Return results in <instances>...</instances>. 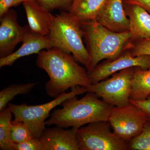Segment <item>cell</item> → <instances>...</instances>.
<instances>
[{
    "label": "cell",
    "mask_w": 150,
    "mask_h": 150,
    "mask_svg": "<svg viewBox=\"0 0 150 150\" xmlns=\"http://www.w3.org/2000/svg\"><path fill=\"white\" fill-rule=\"evenodd\" d=\"M30 31L43 35H48L54 15L51 11L38 4L35 0L23 3Z\"/></svg>",
    "instance_id": "14"
},
{
    "label": "cell",
    "mask_w": 150,
    "mask_h": 150,
    "mask_svg": "<svg viewBox=\"0 0 150 150\" xmlns=\"http://www.w3.org/2000/svg\"><path fill=\"white\" fill-rule=\"evenodd\" d=\"M129 5L126 14L129 20L132 40L150 38V13L140 6Z\"/></svg>",
    "instance_id": "15"
},
{
    "label": "cell",
    "mask_w": 150,
    "mask_h": 150,
    "mask_svg": "<svg viewBox=\"0 0 150 150\" xmlns=\"http://www.w3.org/2000/svg\"><path fill=\"white\" fill-rule=\"evenodd\" d=\"M11 134L12 140L15 144L25 142L35 137L24 122L15 119L12 121Z\"/></svg>",
    "instance_id": "20"
},
{
    "label": "cell",
    "mask_w": 150,
    "mask_h": 150,
    "mask_svg": "<svg viewBox=\"0 0 150 150\" xmlns=\"http://www.w3.org/2000/svg\"><path fill=\"white\" fill-rule=\"evenodd\" d=\"M53 47L72 54L76 60L88 69L91 57L84 44L81 23L69 12L54 15L49 34Z\"/></svg>",
    "instance_id": "4"
},
{
    "label": "cell",
    "mask_w": 150,
    "mask_h": 150,
    "mask_svg": "<svg viewBox=\"0 0 150 150\" xmlns=\"http://www.w3.org/2000/svg\"><path fill=\"white\" fill-rule=\"evenodd\" d=\"M30 1V0H14L13 6H16L19 5L21 3H23L26 1Z\"/></svg>",
    "instance_id": "28"
},
{
    "label": "cell",
    "mask_w": 150,
    "mask_h": 150,
    "mask_svg": "<svg viewBox=\"0 0 150 150\" xmlns=\"http://www.w3.org/2000/svg\"><path fill=\"white\" fill-rule=\"evenodd\" d=\"M96 21L115 32L129 31V20L123 0H106Z\"/></svg>",
    "instance_id": "13"
},
{
    "label": "cell",
    "mask_w": 150,
    "mask_h": 150,
    "mask_svg": "<svg viewBox=\"0 0 150 150\" xmlns=\"http://www.w3.org/2000/svg\"><path fill=\"white\" fill-rule=\"evenodd\" d=\"M129 5H136L142 7L150 13V0H125Z\"/></svg>",
    "instance_id": "26"
},
{
    "label": "cell",
    "mask_w": 150,
    "mask_h": 150,
    "mask_svg": "<svg viewBox=\"0 0 150 150\" xmlns=\"http://www.w3.org/2000/svg\"><path fill=\"white\" fill-rule=\"evenodd\" d=\"M81 23L91 57L88 74L102 60H114L132 46L129 31L115 32L96 21Z\"/></svg>",
    "instance_id": "3"
},
{
    "label": "cell",
    "mask_w": 150,
    "mask_h": 150,
    "mask_svg": "<svg viewBox=\"0 0 150 150\" xmlns=\"http://www.w3.org/2000/svg\"><path fill=\"white\" fill-rule=\"evenodd\" d=\"M86 87L77 86L68 93H64L50 102L44 104L30 105L24 103L16 105L9 103L14 119L24 122L32 132L34 137L39 138L45 129L46 119L54 108L68 99L87 92Z\"/></svg>",
    "instance_id": "5"
},
{
    "label": "cell",
    "mask_w": 150,
    "mask_h": 150,
    "mask_svg": "<svg viewBox=\"0 0 150 150\" xmlns=\"http://www.w3.org/2000/svg\"><path fill=\"white\" fill-rule=\"evenodd\" d=\"M136 68L122 70L112 75L111 78L92 84L86 87L88 92L94 93L112 106H122L129 104Z\"/></svg>",
    "instance_id": "7"
},
{
    "label": "cell",
    "mask_w": 150,
    "mask_h": 150,
    "mask_svg": "<svg viewBox=\"0 0 150 150\" xmlns=\"http://www.w3.org/2000/svg\"><path fill=\"white\" fill-rule=\"evenodd\" d=\"M16 145V150H42L39 138L35 137Z\"/></svg>",
    "instance_id": "24"
},
{
    "label": "cell",
    "mask_w": 150,
    "mask_h": 150,
    "mask_svg": "<svg viewBox=\"0 0 150 150\" xmlns=\"http://www.w3.org/2000/svg\"><path fill=\"white\" fill-rule=\"evenodd\" d=\"M137 41L129 51L131 54L134 56H150V38H143Z\"/></svg>",
    "instance_id": "23"
},
{
    "label": "cell",
    "mask_w": 150,
    "mask_h": 150,
    "mask_svg": "<svg viewBox=\"0 0 150 150\" xmlns=\"http://www.w3.org/2000/svg\"><path fill=\"white\" fill-rule=\"evenodd\" d=\"M87 92L81 99H78L76 96L64 101L62 108L51 113L46 120V125L78 129L89 123L108 121L114 106L99 99L94 93Z\"/></svg>",
    "instance_id": "2"
},
{
    "label": "cell",
    "mask_w": 150,
    "mask_h": 150,
    "mask_svg": "<svg viewBox=\"0 0 150 150\" xmlns=\"http://www.w3.org/2000/svg\"><path fill=\"white\" fill-rule=\"evenodd\" d=\"M77 129L59 126L45 128L39 138L42 150H79L77 140Z\"/></svg>",
    "instance_id": "11"
},
{
    "label": "cell",
    "mask_w": 150,
    "mask_h": 150,
    "mask_svg": "<svg viewBox=\"0 0 150 150\" xmlns=\"http://www.w3.org/2000/svg\"><path fill=\"white\" fill-rule=\"evenodd\" d=\"M22 45L17 51L0 59V67L12 66L18 59L40 51L53 48L49 35H43L28 30L23 41Z\"/></svg>",
    "instance_id": "12"
},
{
    "label": "cell",
    "mask_w": 150,
    "mask_h": 150,
    "mask_svg": "<svg viewBox=\"0 0 150 150\" xmlns=\"http://www.w3.org/2000/svg\"><path fill=\"white\" fill-rule=\"evenodd\" d=\"M38 4L51 11L58 9L69 12L73 0H35Z\"/></svg>",
    "instance_id": "22"
},
{
    "label": "cell",
    "mask_w": 150,
    "mask_h": 150,
    "mask_svg": "<svg viewBox=\"0 0 150 150\" xmlns=\"http://www.w3.org/2000/svg\"><path fill=\"white\" fill-rule=\"evenodd\" d=\"M130 102L139 106L144 110L148 115V120L150 121V95L143 100H130Z\"/></svg>",
    "instance_id": "25"
},
{
    "label": "cell",
    "mask_w": 150,
    "mask_h": 150,
    "mask_svg": "<svg viewBox=\"0 0 150 150\" xmlns=\"http://www.w3.org/2000/svg\"><path fill=\"white\" fill-rule=\"evenodd\" d=\"M17 18V13L13 9L0 16V59L12 54L30 30L28 25H20Z\"/></svg>",
    "instance_id": "10"
},
{
    "label": "cell",
    "mask_w": 150,
    "mask_h": 150,
    "mask_svg": "<svg viewBox=\"0 0 150 150\" xmlns=\"http://www.w3.org/2000/svg\"><path fill=\"white\" fill-rule=\"evenodd\" d=\"M129 150H150V121L145 124L141 134L129 143Z\"/></svg>",
    "instance_id": "21"
},
{
    "label": "cell",
    "mask_w": 150,
    "mask_h": 150,
    "mask_svg": "<svg viewBox=\"0 0 150 150\" xmlns=\"http://www.w3.org/2000/svg\"><path fill=\"white\" fill-rule=\"evenodd\" d=\"M14 0H0V16L13 6Z\"/></svg>",
    "instance_id": "27"
},
{
    "label": "cell",
    "mask_w": 150,
    "mask_h": 150,
    "mask_svg": "<svg viewBox=\"0 0 150 150\" xmlns=\"http://www.w3.org/2000/svg\"><path fill=\"white\" fill-rule=\"evenodd\" d=\"M37 84L36 83L14 84L3 89L0 92V111L7 107L11 100L19 95L30 93Z\"/></svg>",
    "instance_id": "19"
},
{
    "label": "cell",
    "mask_w": 150,
    "mask_h": 150,
    "mask_svg": "<svg viewBox=\"0 0 150 150\" xmlns=\"http://www.w3.org/2000/svg\"><path fill=\"white\" fill-rule=\"evenodd\" d=\"M131 68L146 69L150 68V56H133L126 51L113 60H106L98 64L91 72L89 77L92 84H95L109 78L118 72Z\"/></svg>",
    "instance_id": "9"
},
{
    "label": "cell",
    "mask_w": 150,
    "mask_h": 150,
    "mask_svg": "<svg viewBox=\"0 0 150 150\" xmlns=\"http://www.w3.org/2000/svg\"><path fill=\"white\" fill-rule=\"evenodd\" d=\"M150 95V68H137L132 81L130 100H143Z\"/></svg>",
    "instance_id": "17"
},
{
    "label": "cell",
    "mask_w": 150,
    "mask_h": 150,
    "mask_svg": "<svg viewBox=\"0 0 150 150\" xmlns=\"http://www.w3.org/2000/svg\"><path fill=\"white\" fill-rule=\"evenodd\" d=\"M77 62L71 54L56 47L38 54L36 65L47 73L50 79L45 85L48 96L55 98L69 88L87 87L92 84L86 69Z\"/></svg>",
    "instance_id": "1"
},
{
    "label": "cell",
    "mask_w": 150,
    "mask_h": 150,
    "mask_svg": "<svg viewBox=\"0 0 150 150\" xmlns=\"http://www.w3.org/2000/svg\"><path fill=\"white\" fill-rule=\"evenodd\" d=\"M146 112L130 102L122 106H113L109 121L115 135L129 143L139 136L148 121Z\"/></svg>",
    "instance_id": "8"
},
{
    "label": "cell",
    "mask_w": 150,
    "mask_h": 150,
    "mask_svg": "<svg viewBox=\"0 0 150 150\" xmlns=\"http://www.w3.org/2000/svg\"><path fill=\"white\" fill-rule=\"evenodd\" d=\"M106 0H73L69 12L81 22L96 21Z\"/></svg>",
    "instance_id": "16"
},
{
    "label": "cell",
    "mask_w": 150,
    "mask_h": 150,
    "mask_svg": "<svg viewBox=\"0 0 150 150\" xmlns=\"http://www.w3.org/2000/svg\"><path fill=\"white\" fill-rule=\"evenodd\" d=\"M13 114L10 108L0 111V149L16 150V145L11 137V129Z\"/></svg>",
    "instance_id": "18"
},
{
    "label": "cell",
    "mask_w": 150,
    "mask_h": 150,
    "mask_svg": "<svg viewBox=\"0 0 150 150\" xmlns=\"http://www.w3.org/2000/svg\"><path fill=\"white\" fill-rule=\"evenodd\" d=\"M108 121L89 123L77 130L79 150H128L129 143L111 131Z\"/></svg>",
    "instance_id": "6"
}]
</instances>
